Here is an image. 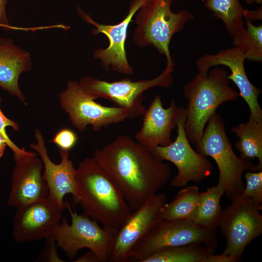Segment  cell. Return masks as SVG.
I'll return each mask as SVG.
<instances>
[{"mask_svg": "<svg viewBox=\"0 0 262 262\" xmlns=\"http://www.w3.org/2000/svg\"><path fill=\"white\" fill-rule=\"evenodd\" d=\"M93 157L116 185L131 211L157 193L170 180L169 165L129 136L121 135Z\"/></svg>", "mask_w": 262, "mask_h": 262, "instance_id": "cell-1", "label": "cell"}, {"mask_svg": "<svg viewBox=\"0 0 262 262\" xmlns=\"http://www.w3.org/2000/svg\"><path fill=\"white\" fill-rule=\"evenodd\" d=\"M78 204L83 214L103 227L118 230L131 212L119 189L94 157L82 161L76 169Z\"/></svg>", "mask_w": 262, "mask_h": 262, "instance_id": "cell-2", "label": "cell"}, {"mask_svg": "<svg viewBox=\"0 0 262 262\" xmlns=\"http://www.w3.org/2000/svg\"><path fill=\"white\" fill-rule=\"evenodd\" d=\"M227 76L226 70L216 66L206 77L198 73L184 86L188 101L184 130L190 143L199 142L208 120L221 104L238 99L239 94L229 86Z\"/></svg>", "mask_w": 262, "mask_h": 262, "instance_id": "cell-3", "label": "cell"}, {"mask_svg": "<svg viewBox=\"0 0 262 262\" xmlns=\"http://www.w3.org/2000/svg\"><path fill=\"white\" fill-rule=\"evenodd\" d=\"M203 135L196 145V151L212 157L219 170L218 184L230 201L244 189L242 175L245 171H256V165L237 156L225 130L222 116L215 112L209 118Z\"/></svg>", "mask_w": 262, "mask_h": 262, "instance_id": "cell-4", "label": "cell"}, {"mask_svg": "<svg viewBox=\"0 0 262 262\" xmlns=\"http://www.w3.org/2000/svg\"><path fill=\"white\" fill-rule=\"evenodd\" d=\"M173 0H146L135 14L136 27L133 34L134 42L139 47L153 46L166 57V66H175L169 45L173 35L182 30L188 21L195 17L182 10L175 13L171 6Z\"/></svg>", "mask_w": 262, "mask_h": 262, "instance_id": "cell-5", "label": "cell"}, {"mask_svg": "<svg viewBox=\"0 0 262 262\" xmlns=\"http://www.w3.org/2000/svg\"><path fill=\"white\" fill-rule=\"evenodd\" d=\"M193 243L202 244L214 254L218 244L216 229H210L188 219H163L135 245L130 261H142L161 249Z\"/></svg>", "mask_w": 262, "mask_h": 262, "instance_id": "cell-6", "label": "cell"}, {"mask_svg": "<svg viewBox=\"0 0 262 262\" xmlns=\"http://www.w3.org/2000/svg\"><path fill=\"white\" fill-rule=\"evenodd\" d=\"M66 207L71 222L69 224L66 218L62 219L52 236L57 245L71 259L86 248L94 252L99 262L109 261L117 230L101 227L96 221L73 211L67 202Z\"/></svg>", "mask_w": 262, "mask_h": 262, "instance_id": "cell-7", "label": "cell"}, {"mask_svg": "<svg viewBox=\"0 0 262 262\" xmlns=\"http://www.w3.org/2000/svg\"><path fill=\"white\" fill-rule=\"evenodd\" d=\"M62 109L67 113L71 124L80 132L91 125L96 131L125 120L138 117L133 110L107 107L95 101L79 82L69 81L66 88L59 95Z\"/></svg>", "mask_w": 262, "mask_h": 262, "instance_id": "cell-8", "label": "cell"}, {"mask_svg": "<svg viewBox=\"0 0 262 262\" xmlns=\"http://www.w3.org/2000/svg\"><path fill=\"white\" fill-rule=\"evenodd\" d=\"M223 210L218 227L226 240L221 253L229 262L240 260L246 246L262 233V215L248 198L240 195Z\"/></svg>", "mask_w": 262, "mask_h": 262, "instance_id": "cell-9", "label": "cell"}, {"mask_svg": "<svg viewBox=\"0 0 262 262\" xmlns=\"http://www.w3.org/2000/svg\"><path fill=\"white\" fill-rule=\"evenodd\" d=\"M185 109L179 107L175 140L167 146H157L150 151L157 159L169 161L176 166L178 173L172 179L170 185L177 188L184 187L190 181L200 182L210 175L213 168L206 157L191 146L185 132Z\"/></svg>", "mask_w": 262, "mask_h": 262, "instance_id": "cell-10", "label": "cell"}, {"mask_svg": "<svg viewBox=\"0 0 262 262\" xmlns=\"http://www.w3.org/2000/svg\"><path fill=\"white\" fill-rule=\"evenodd\" d=\"M173 67L166 66L164 71L150 80L132 81L129 79L108 82L85 76L79 82L84 89L95 99L103 98L114 102L119 107L131 109L139 116L147 109L143 103V94L155 86L169 88L173 82Z\"/></svg>", "mask_w": 262, "mask_h": 262, "instance_id": "cell-11", "label": "cell"}, {"mask_svg": "<svg viewBox=\"0 0 262 262\" xmlns=\"http://www.w3.org/2000/svg\"><path fill=\"white\" fill-rule=\"evenodd\" d=\"M166 203L165 195L157 193L131 212L115 235L109 261H130L135 245L163 219Z\"/></svg>", "mask_w": 262, "mask_h": 262, "instance_id": "cell-12", "label": "cell"}, {"mask_svg": "<svg viewBox=\"0 0 262 262\" xmlns=\"http://www.w3.org/2000/svg\"><path fill=\"white\" fill-rule=\"evenodd\" d=\"M17 209L13 220V236L20 243L53 236L62 217L63 211L48 197Z\"/></svg>", "mask_w": 262, "mask_h": 262, "instance_id": "cell-13", "label": "cell"}, {"mask_svg": "<svg viewBox=\"0 0 262 262\" xmlns=\"http://www.w3.org/2000/svg\"><path fill=\"white\" fill-rule=\"evenodd\" d=\"M146 0H132L129 5V13L125 18L115 25H104L96 22L87 14L78 7V13L85 21L96 27L92 33L105 34L108 39L109 46L106 49L95 50L93 56L100 59L103 68L107 71L111 68L114 71L126 75L133 73V68L129 64L125 45L128 28L138 9Z\"/></svg>", "mask_w": 262, "mask_h": 262, "instance_id": "cell-14", "label": "cell"}, {"mask_svg": "<svg viewBox=\"0 0 262 262\" xmlns=\"http://www.w3.org/2000/svg\"><path fill=\"white\" fill-rule=\"evenodd\" d=\"M38 154L28 151L14 154L16 164L12 173L7 204L18 208L48 197L49 190L43 175V164Z\"/></svg>", "mask_w": 262, "mask_h": 262, "instance_id": "cell-15", "label": "cell"}, {"mask_svg": "<svg viewBox=\"0 0 262 262\" xmlns=\"http://www.w3.org/2000/svg\"><path fill=\"white\" fill-rule=\"evenodd\" d=\"M34 135L36 143H31L30 147L36 152L42 161L43 175L49 190L48 197L63 211L66 209L64 198L67 194H71L74 203L78 205L76 169L69 159V150L60 149L61 161L60 164H55L48 155L41 131L36 129Z\"/></svg>", "mask_w": 262, "mask_h": 262, "instance_id": "cell-16", "label": "cell"}, {"mask_svg": "<svg viewBox=\"0 0 262 262\" xmlns=\"http://www.w3.org/2000/svg\"><path fill=\"white\" fill-rule=\"evenodd\" d=\"M245 58L235 47L220 50L216 54H205L199 57L196 65L199 73L206 77L210 68L218 65L228 67L231 74L227 76L239 90L241 96L246 102L250 112V116L257 120H262V110L258 102L262 90L254 86L248 79L244 67Z\"/></svg>", "mask_w": 262, "mask_h": 262, "instance_id": "cell-17", "label": "cell"}, {"mask_svg": "<svg viewBox=\"0 0 262 262\" xmlns=\"http://www.w3.org/2000/svg\"><path fill=\"white\" fill-rule=\"evenodd\" d=\"M178 109L173 99L164 108L161 96H155L143 115L141 128L135 134L136 142L149 151L157 146L170 145L172 131L177 127Z\"/></svg>", "mask_w": 262, "mask_h": 262, "instance_id": "cell-18", "label": "cell"}, {"mask_svg": "<svg viewBox=\"0 0 262 262\" xmlns=\"http://www.w3.org/2000/svg\"><path fill=\"white\" fill-rule=\"evenodd\" d=\"M32 68L30 53L9 38L0 36V87L24 104L26 99L18 85L20 75Z\"/></svg>", "mask_w": 262, "mask_h": 262, "instance_id": "cell-19", "label": "cell"}, {"mask_svg": "<svg viewBox=\"0 0 262 262\" xmlns=\"http://www.w3.org/2000/svg\"><path fill=\"white\" fill-rule=\"evenodd\" d=\"M230 131L239 138L235 146L240 158L248 161L257 158L255 171H262V120H257L249 116L246 123L234 126Z\"/></svg>", "mask_w": 262, "mask_h": 262, "instance_id": "cell-20", "label": "cell"}, {"mask_svg": "<svg viewBox=\"0 0 262 262\" xmlns=\"http://www.w3.org/2000/svg\"><path fill=\"white\" fill-rule=\"evenodd\" d=\"M213 254L204 245L193 243L161 249L142 262H207Z\"/></svg>", "mask_w": 262, "mask_h": 262, "instance_id": "cell-21", "label": "cell"}, {"mask_svg": "<svg viewBox=\"0 0 262 262\" xmlns=\"http://www.w3.org/2000/svg\"><path fill=\"white\" fill-rule=\"evenodd\" d=\"M224 193V189L218 184L200 193L198 207L193 221L205 228L216 229L223 212L220 201Z\"/></svg>", "mask_w": 262, "mask_h": 262, "instance_id": "cell-22", "label": "cell"}, {"mask_svg": "<svg viewBox=\"0 0 262 262\" xmlns=\"http://www.w3.org/2000/svg\"><path fill=\"white\" fill-rule=\"evenodd\" d=\"M200 193L196 186L182 189L169 203H166L163 219L194 220L199 202Z\"/></svg>", "mask_w": 262, "mask_h": 262, "instance_id": "cell-23", "label": "cell"}, {"mask_svg": "<svg viewBox=\"0 0 262 262\" xmlns=\"http://www.w3.org/2000/svg\"><path fill=\"white\" fill-rule=\"evenodd\" d=\"M205 7L213 16L224 22L229 35L233 37L244 28V9L239 0H206Z\"/></svg>", "mask_w": 262, "mask_h": 262, "instance_id": "cell-24", "label": "cell"}, {"mask_svg": "<svg viewBox=\"0 0 262 262\" xmlns=\"http://www.w3.org/2000/svg\"><path fill=\"white\" fill-rule=\"evenodd\" d=\"M246 28L232 37V44L237 47L246 59L262 61V25L256 26L247 19Z\"/></svg>", "mask_w": 262, "mask_h": 262, "instance_id": "cell-25", "label": "cell"}, {"mask_svg": "<svg viewBox=\"0 0 262 262\" xmlns=\"http://www.w3.org/2000/svg\"><path fill=\"white\" fill-rule=\"evenodd\" d=\"M246 186L241 194L249 198L260 211L262 210V171H248L245 175Z\"/></svg>", "mask_w": 262, "mask_h": 262, "instance_id": "cell-26", "label": "cell"}, {"mask_svg": "<svg viewBox=\"0 0 262 262\" xmlns=\"http://www.w3.org/2000/svg\"><path fill=\"white\" fill-rule=\"evenodd\" d=\"M1 99L0 98V133L3 136L7 142L8 146L13 151L14 154L19 155L27 153L24 148H20L16 146L9 137L6 132V128L11 127L15 131H19V125L16 122L7 118L2 113L0 109Z\"/></svg>", "mask_w": 262, "mask_h": 262, "instance_id": "cell-27", "label": "cell"}, {"mask_svg": "<svg viewBox=\"0 0 262 262\" xmlns=\"http://www.w3.org/2000/svg\"><path fill=\"white\" fill-rule=\"evenodd\" d=\"M77 140L78 137L73 131L64 128L55 134L51 142L60 149L69 150L74 147Z\"/></svg>", "mask_w": 262, "mask_h": 262, "instance_id": "cell-28", "label": "cell"}, {"mask_svg": "<svg viewBox=\"0 0 262 262\" xmlns=\"http://www.w3.org/2000/svg\"><path fill=\"white\" fill-rule=\"evenodd\" d=\"M7 0H0V27L4 30L13 29L9 22L6 13Z\"/></svg>", "mask_w": 262, "mask_h": 262, "instance_id": "cell-29", "label": "cell"}, {"mask_svg": "<svg viewBox=\"0 0 262 262\" xmlns=\"http://www.w3.org/2000/svg\"><path fill=\"white\" fill-rule=\"evenodd\" d=\"M243 16L252 22L254 20H260L262 19V8L261 6L258 9L253 11H249L245 9L243 13Z\"/></svg>", "mask_w": 262, "mask_h": 262, "instance_id": "cell-30", "label": "cell"}, {"mask_svg": "<svg viewBox=\"0 0 262 262\" xmlns=\"http://www.w3.org/2000/svg\"><path fill=\"white\" fill-rule=\"evenodd\" d=\"M76 262H99L96 255L89 250L88 252L79 257Z\"/></svg>", "mask_w": 262, "mask_h": 262, "instance_id": "cell-31", "label": "cell"}, {"mask_svg": "<svg viewBox=\"0 0 262 262\" xmlns=\"http://www.w3.org/2000/svg\"><path fill=\"white\" fill-rule=\"evenodd\" d=\"M7 142L5 138L0 133V158L3 155Z\"/></svg>", "mask_w": 262, "mask_h": 262, "instance_id": "cell-32", "label": "cell"}, {"mask_svg": "<svg viewBox=\"0 0 262 262\" xmlns=\"http://www.w3.org/2000/svg\"><path fill=\"white\" fill-rule=\"evenodd\" d=\"M246 3L249 4L255 2V0H245Z\"/></svg>", "mask_w": 262, "mask_h": 262, "instance_id": "cell-33", "label": "cell"}, {"mask_svg": "<svg viewBox=\"0 0 262 262\" xmlns=\"http://www.w3.org/2000/svg\"><path fill=\"white\" fill-rule=\"evenodd\" d=\"M255 2L258 4H261L262 2V0H255Z\"/></svg>", "mask_w": 262, "mask_h": 262, "instance_id": "cell-34", "label": "cell"}]
</instances>
